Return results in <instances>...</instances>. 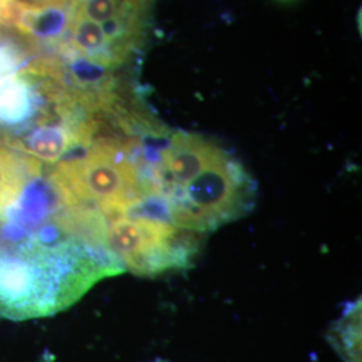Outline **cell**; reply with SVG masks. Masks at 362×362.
<instances>
[{
  "instance_id": "1",
  "label": "cell",
  "mask_w": 362,
  "mask_h": 362,
  "mask_svg": "<svg viewBox=\"0 0 362 362\" xmlns=\"http://www.w3.org/2000/svg\"><path fill=\"white\" fill-rule=\"evenodd\" d=\"M122 272L104 240L55 207L45 227L0 248V315L27 320L58 313Z\"/></svg>"
},
{
  "instance_id": "2",
  "label": "cell",
  "mask_w": 362,
  "mask_h": 362,
  "mask_svg": "<svg viewBox=\"0 0 362 362\" xmlns=\"http://www.w3.org/2000/svg\"><path fill=\"white\" fill-rule=\"evenodd\" d=\"M153 196L173 224L207 235L247 216L258 188L243 164L214 140L175 132L149 161Z\"/></svg>"
},
{
  "instance_id": "3",
  "label": "cell",
  "mask_w": 362,
  "mask_h": 362,
  "mask_svg": "<svg viewBox=\"0 0 362 362\" xmlns=\"http://www.w3.org/2000/svg\"><path fill=\"white\" fill-rule=\"evenodd\" d=\"M47 184L58 200L109 220L155 199L145 144L136 136L107 133L52 165Z\"/></svg>"
},
{
  "instance_id": "4",
  "label": "cell",
  "mask_w": 362,
  "mask_h": 362,
  "mask_svg": "<svg viewBox=\"0 0 362 362\" xmlns=\"http://www.w3.org/2000/svg\"><path fill=\"white\" fill-rule=\"evenodd\" d=\"M206 235L173 224L163 204L149 200L127 215L106 220L105 242L124 270L158 276L187 270L204 246Z\"/></svg>"
},
{
  "instance_id": "5",
  "label": "cell",
  "mask_w": 362,
  "mask_h": 362,
  "mask_svg": "<svg viewBox=\"0 0 362 362\" xmlns=\"http://www.w3.org/2000/svg\"><path fill=\"white\" fill-rule=\"evenodd\" d=\"M45 106L30 78L21 70L0 78V130L4 145L28 129Z\"/></svg>"
},
{
  "instance_id": "6",
  "label": "cell",
  "mask_w": 362,
  "mask_h": 362,
  "mask_svg": "<svg viewBox=\"0 0 362 362\" xmlns=\"http://www.w3.org/2000/svg\"><path fill=\"white\" fill-rule=\"evenodd\" d=\"M329 341L346 362H360L361 299L353 300L329 332Z\"/></svg>"
},
{
  "instance_id": "7",
  "label": "cell",
  "mask_w": 362,
  "mask_h": 362,
  "mask_svg": "<svg viewBox=\"0 0 362 362\" xmlns=\"http://www.w3.org/2000/svg\"><path fill=\"white\" fill-rule=\"evenodd\" d=\"M33 8H49V7H67L71 0H18Z\"/></svg>"
},
{
  "instance_id": "8",
  "label": "cell",
  "mask_w": 362,
  "mask_h": 362,
  "mask_svg": "<svg viewBox=\"0 0 362 362\" xmlns=\"http://www.w3.org/2000/svg\"><path fill=\"white\" fill-rule=\"evenodd\" d=\"M0 144L4 145V134L1 133V130H0Z\"/></svg>"
},
{
  "instance_id": "9",
  "label": "cell",
  "mask_w": 362,
  "mask_h": 362,
  "mask_svg": "<svg viewBox=\"0 0 362 362\" xmlns=\"http://www.w3.org/2000/svg\"><path fill=\"white\" fill-rule=\"evenodd\" d=\"M152 362H169V361H164V360H156V361Z\"/></svg>"
}]
</instances>
